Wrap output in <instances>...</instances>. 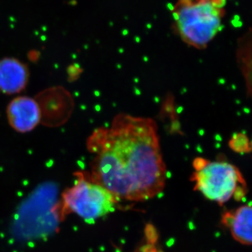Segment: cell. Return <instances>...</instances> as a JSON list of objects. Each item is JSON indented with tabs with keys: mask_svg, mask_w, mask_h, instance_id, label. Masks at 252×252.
<instances>
[{
	"mask_svg": "<svg viewBox=\"0 0 252 252\" xmlns=\"http://www.w3.org/2000/svg\"><path fill=\"white\" fill-rule=\"evenodd\" d=\"M89 146L97 154L96 184L116 198L142 201L163 190L166 167L153 119L119 114L110 127L94 131Z\"/></svg>",
	"mask_w": 252,
	"mask_h": 252,
	"instance_id": "obj_1",
	"label": "cell"
},
{
	"mask_svg": "<svg viewBox=\"0 0 252 252\" xmlns=\"http://www.w3.org/2000/svg\"><path fill=\"white\" fill-rule=\"evenodd\" d=\"M226 0H177L172 6L174 28L187 45L207 48L223 27Z\"/></svg>",
	"mask_w": 252,
	"mask_h": 252,
	"instance_id": "obj_2",
	"label": "cell"
},
{
	"mask_svg": "<svg viewBox=\"0 0 252 252\" xmlns=\"http://www.w3.org/2000/svg\"><path fill=\"white\" fill-rule=\"evenodd\" d=\"M193 166L195 189L209 200L223 205L233 195L237 196L238 190H245L246 185L241 172L229 162L197 158Z\"/></svg>",
	"mask_w": 252,
	"mask_h": 252,
	"instance_id": "obj_3",
	"label": "cell"
},
{
	"mask_svg": "<svg viewBox=\"0 0 252 252\" xmlns=\"http://www.w3.org/2000/svg\"><path fill=\"white\" fill-rule=\"evenodd\" d=\"M63 198L69 210L89 223L114 211L118 200L102 186L86 180L79 181Z\"/></svg>",
	"mask_w": 252,
	"mask_h": 252,
	"instance_id": "obj_4",
	"label": "cell"
},
{
	"mask_svg": "<svg viewBox=\"0 0 252 252\" xmlns=\"http://www.w3.org/2000/svg\"><path fill=\"white\" fill-rule=\"evenodd\" d=\"M6 116L11 127L21 133L32 130L41 122L37 101L27 96L12 99L6 109Z\"/></svg>",
	"mask_w": 252,
	"mask_h": 252,
	"instance_id": "obj_5",
	"label": "cell"
},
{
	"mask_svg": "<svg viewBox=\"0 0 252 252\" xmlns=\"http://www.w3.org/2000/svg\"><path fill=\"white\" fill-rule=\"evenodd\" d=\"M29 79L27 66L13 58L0 61V91L5 94H18L26 88Z\"/></svg>",
	"mask_w": 252,
	"mask_h": 252,
	"instance_id": "obj_6",
	"label": "cell"
},
{
	"mask_svg": "<svg viewBox=\"0 0 252 252\" xmlns=\"http://www.w3.org/2000/svg\"><path fill=\"white\" fill-rule=\"evenodd\" d=\"M252 207L243 205L233 212H226L223 215V224L230 228L233 238L245 245H251Z\"/></svg>",
	"mask_w": 252,
	"mask_h": 252,
	"instance_id": "obj_7",
	"label": "cell"
},
{
	"mask_svg": "<svg viewBox=\"0 0 252 252\" xmlns=\"http://www.w3.org/2000/svg\"><path fill=\"white\" fill-rule=\"evenodd\" d=\"M251 29L249 30V32L242 36L239 40L238 49V57L240 63L242 72L246 79L247 84L249 86V92L251 93V65L248 63V59H251Z\"/></svg>",
	"mask_w": 252,
	"mask_h": 252,
	"instance_id": "obj_8",
	"label": "cell"
},
{
	"mask_svg": "<svg viewBox=\"0 0 252 252\" xmlns=\"http://www.w3.org/2000/svg\"><path fill=\"white\" fill-rule=\"evenodd\" d=\"M229 147L235 152L240 154L251 152L252 146L248 136L243 133L235 134L229 142Z\"/></svg>",
	"mask_w": 252,
	"mask_h": 252,
	"instance_id": "obj_9",
	"label": "cell"
}]
</instances>
